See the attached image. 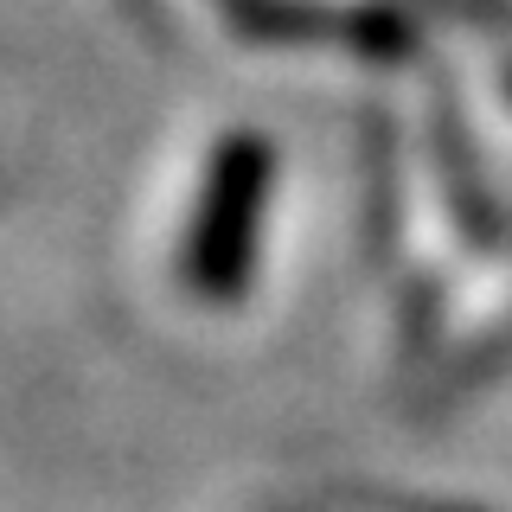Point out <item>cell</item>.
Instances as JSON below:
<instances>
[{
	"label": "cell",
	"instance_id": "1",
	"mask_svg": "<svg viewBox=\"0 0 512 512\" xmlns=\"http://www.w3.org/2000/svg\"><path fill=\"white\" fill-rule=\"evenodd\" d=\"M269 199H276V148L256 128H231L205 160L199 199H192L180 237V276L199 301L231 308L250 295L256 263H263Z\"/></svg>",
	"mask_w": 512,
	"mask_h": 512
}]
</instances>
